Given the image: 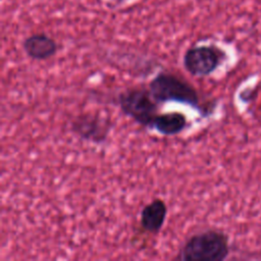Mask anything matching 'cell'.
Masks as SVG:
<instances>
[{
	"instance_id": "obj_1",
	"label": "cell",
	"mask_w": 261,
	"mask_h": 261,
	"mask_svg": "<svg viewBox=\"0 0 261 261\" xmlns=\"http://www.w3.org/2000/svg\"><path fill=\"white\" fill-rule=\"evenodd\" d=\"M229 254V240L226 233L207 229L193 234L184 244L175 260L222 261Z\"/></svg>"
},
{
	"instance_id": "obj_2",
	"label": "cell",
	"mask_w": 261,
	"mask_h": 261,
	"mask_svg": "<svg viewBox=\"0 0 261 261\" xmlns=\"http://www.w3.org/2000/svg\"><path fill=\"white\" fill-rule=\"evenodd\" d=\"M149 90L158 103L175 101L200 108V96L197 90L174 73L159 72L149 83Z\"/></svg>"
},
{
	"instance_id": "obj_3",
	"label": "cell",
	"mask_w": 261,
	"mask_h": 261,
	"mask_svg": "<svg viewBox=\"0 0 261 261\" xmlns=\"http://www.w3.org/2000/svg\"><path fill=\"white\" fill-rule=\"evenodd\" d=\"M117 104L125 115L145 127L151 128L153 120L158 114V102L149 89H126L118 94Z\"/></svg>"
},
{
	"instance_id": "obj_4",
	"label": "cell",
	"mask_w": 261,
	"mask_h": 261,
	"mask_svg": "<svg viewBox=\"0 0 261 261\" xmlns=\"http://www.w3.org/2000/svg\"><path fill=\"white\" fill-rule=\"evenodd\" d=\"M225 56V52L216 45H197L186 50L182 64L192 75L207 76L220 66Z\"/></svg>"
},
{
	"instance_id": "obj_5",
	"label": "cell",
	"mask_w": 261,
	"mask_h": 261,
	"mask_svg": "<svg viewBox=\"0 0 261 261\" xmlns=\"http://www.w3.org/2000/svg\"><path fill=\"white\" fill-rule=\"evenodd\" d=\"M70 128L79 138L94 143H104L112 128L109 117L99 112H85L79 114L71 122Z\"/></svg>"
},
{
	"instance_id": "obj_6",
	"label": "cell",
	"mask_w": 261,
	"mask_h": 261,
	"mask_svg": "<svg viewBox=\"0 0 261 261\" xmlns=\"http://www.w3.org/2000/svg\"><path fill=\"white\" fill-rule=\"evenodd\" d=\"M25 54L34 60H47L57 52L56 41L45 33H36L27 37L22 42Z\"/></svg>"
},
{
	"instance_id": "obj_7",
	"label": "cell",
	"mask_w": 261,
	"mask_h": 261,
	"mask_svg": "<svg viewBox=\"0 0 261 261\" xmlns=\"http://www.w3.org/2000/svg\"><path fill=\"white\" fill-rule=\"evenodd\" d=\"M167 216V206L160 198L153 199L144 206L140 215L142 228L149 233H157L161 230Z\"/></svg>"
},
{
	"instance_id": "obj_8",
	"label": "cell",
	"mask_w": 261,
	"mask_h": 261,
	"mask_svg": "<svg viewBox=\"0 0 261 261\" xmlns=\"http://www.w3.org/2000/svg\"><path fill=\"white\" fill-rule=\"evenodd\" d=\"M188 126L187 116L179 111H170L157 114L151 128L164 136H174L181 133Z\"/></svg>"
},
{
	"instance_id": "obj_9",
	"label": "cell",
	"mask_w": 261,
	"mask_h": 261,
	"mask_svg": "<svg viewBox=\"0 0 261 261\" xmlns=\"http://www.w3.org/2000/svg\"><path fill=\"white\" fill-rule=\"evenodd\" d=\"M111 1H113V2H115V3H122V2H125V1H127V0H111Z\"/></svg>"
}]
</instances>
